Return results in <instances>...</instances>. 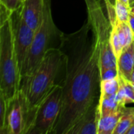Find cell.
<instances>
[{"label":"cell","mask_w":134,"mask_h":134,"mask_svg":"<svg viewBox=\"0 0 134 134\" xmlns=\"http://www.w3.org/2000/svg\"><path fill=\"white\" fill-rule=\"evenodd\" d=\"M130 13L134 15V3L130 5Z\"/></svg>","instance_id":"603a6c76"},{"label":"cell","mask_w":134,"mask_h":134,"mask_svg":"<svg viewBox=\"0 0 134 134\" xmlns=\"http://www.w3.org/2000/svg\"><path fill=\"white\" fill-rule=\"evenodd\" d=\"M134 3V0H130V5H133Z\"/></svg>","instance_id":"d4e9b609"},{"label":"cell","mask_w":134,"mask_h":134,"mask_svg":"<svg viewBox=\"0 0 134 134\" xmlns=\"http://www.w3.org/2000/svg\"><path fill=\"white\" fill-rule=\"evenodd\" d=\"M88 23L100 46V71L107 68H118L117 59L113 52L111 35V24L104 13L100 0H84Z\"/></svg>","instance_id":"5b68a950"},{"label":"cell","mask_w":134,"mask_h":134,"mask_svg":"<svg viewBox=\"0 0 134 134\" xmlns=\"http://www.w3.org/2000/svg\"><path fill=\"white\" fill-rule=\"evenodd\" d=\"M66 69V56L60 49L48 50L35 73L20 83L19 96L21 100L24 115V134L31 130L38 108L57 85L64 84L60 78Z\"/></svg>","instance_id":"7a4b0ae2"},{"label":"cell","mask_w":134,"mask_h":134,"mask_svg":"<svg viewBox=\"0 0 134 134\" xmlns=\"http://www.w3.org/2000/svg\"><path fill=\"white\" fill-rule=\"evenodd\" d=\"M86 21L78 31L64 35L60 49L66 56L60 115L52 134H68L74 125L97 101L100 94V46Z\"/></svg>","instance_id":"6da1fadb"},{"label":"cell","mask_w":134,"mask_h":134,"mask_svg":"<svg viewBox=\"0 0 134 134\" xmlns=\"http://www.w3.org/2000/svg\"><path fill=\"white\" fill-rule=\"evenodd\" d=\"M129 24H130V27H131L134 33V15L131 14V13L130 15V17H129Z\"/></svg>","instance_id":"ffe728a7"},{"label":"cell","mask_w":134,"mask_h":134,"mask_svg":"<svg viewBox=\"0 0 134 134\" xmlns=\"http://www.w3.org/2000/svg\"><path fill=\"white\" fill-rule=\"evenodd\" d=\"M62 93L63 86L57 85L38 106L27 134H52L60 113Z\"/></svg>","instance_id":"8992f818"},{"label":"cell","mask_w":134,"mask_h":134,"mask_svg":"<svg viewBox=\"0 0 134 134\" xmlns=\"http://www.w3.org/2000/svg\"><path fill=\"white\" fill-rule=\"evenodd\" d=\"M44 0H22L20 5L25 24L35 32L39 28L43 14Z\"/></svg>","instance_id":"ba28073f"},{"label":"cell","mask_w":134,"mask_h":134,"mask_svg":"<svg viewBox=\"0 0 134 134\" xmlns=\"http://www.w3.org/2000/svg\"><path fill=\"white\" fill-rule=\"evenodd\" d=\"M20 86V72L11 15L0 20V93L4 96L7 104L18 94Z\"/></svg>","instance_id":"277c9868"},{"label":"cell","mask_w":134,"mask_h":134,"mask_svg":"<svg viewBox=\"0 0 134 134\" xmlns=\"http://www.w3.org/2000/svg\"><path fill=\"white\" fill-rule=\"evenodd\" d=\"M115 9L118 19L122 22H128L130 15V5L125 4L120 0H115Z\"/></svg>","instance_id":"e0dca14e"},{"label":"cell","mask_w":134,"mask_h":134,"mask_svg":"<svg viewBox=\"0 0 134 134\" xmlns=\"http://www.w3.org/2000/svg\"><path fill=\"white\" fill-rule=\"evenodd\" d=\"M4 4L9 9H11L12 11H14L20 7L21 4V0H5Z\"/></svg>","instance_id":"d6986e66"},{"label":"cell","mask_w":134,"mask_h":134,"mask_svg":"<svg viewBox=\"0 0 134 134\" xmlns=\"http://www.w3.org/2000/svg\"><path fill=\"white\" fill-rule=\"evenodd\" d=\"M100 81L113 79L119 76V70L118 68H107L102 71H100Z\"/></svg>","instance_id":"ac0fdd59"},{"label":"cell","mask_w":134,"mask_h":134,"mask_svg":"<svg viewBox=\"0 0 134 134\" xmlns=\"http://www.w3.org/2000/svg\"><path fill=\"white\" fill-rule=\"evenodd\" d=\"M126 134H134V122L133 123V125L130 127L128 131L126 132Z\"/></svg>","instance_id":"44dd1931"},{"label":"cell","mask_w":134,"mask_h":134,"mask_svg":"<svg viewBox=\"0 0 134 134\" xmlns=\"http://www.w3.org/2000/svg\"><path fill=\"white\" fill-rule=\"evenodd\" d=\"M133 52L134 42L123 49L119 59L117 60L119 75H121L125 79L129 82L134 69Z\"/></svg>","instance_id":"7c38bea8"},{"label":"cell","mask_w":134,"mask_h":134,"mask_svg":"<svg viewBox=\"0 0 134 134\" xmlns=\"http://www.w3.org/2000/svg\"><path fill=\"white\" fill-rule=\"evenodd\" d=\"M21 2H22V0H21Z\"/></svg>","instance_id":"f1b7e54d"},{"label":"cell","mask_w":134,"mask_h":134,"mask_svg":"<svg viewBox=\"0 0 134 134\" xmlns=\"http://www.w3.org/2000/svg\"><path fill=\"white\" fill-rule=\"evenodd\" d=\"M8 106L6 134H24V115L19 93Z\"/></svg>","instance_id":"9c48e42d"},{"label":"cell","mask_w":134,"mask_h":134,"mask_svg":"<svg viewBox=\"0 0 134 134\" xmlns=\"http://www.w3.org/2000/svg\"><path fill=\"white\" fill-rule=\"evenodd\" d=\"M120 1H122V2H124V3L126 4V5H130V0H120Z\"/></svg>","instance_id":"cb8c5ba5"},{"label":"cell","mask_w":134,"mask_h":134,"mask_svg":"<svg viewBox=\"0 0 134 134\" xmlns=\"http://www.w3.org/2000/svg\"><path fill=\"white\" fill-rule=\"evenodd\" d=\"M12 22L14 31V41L16 59L21 75V72L25 64L34 38L35 31L32 29H31L24 21L21 16L20 7L13 12Z\"/></svg>","instance_id":"52a82bcc"},{"label":"cell","mask_w":134,"mask_h":134,"mask_svg":"<svg viewBox=\"0 0 134 134\" xmlns=\"http://www.w3.org/2000/svg\"><path fill=\"white\" fill-rule=\"evenodd\" d=\"M131 84H132V86H133V90H134V82H131Z\"/></svg>","instance_id":"4316f807"},{"label":"cell","mask_w":134,"mask_h":134,"mask_svg":"<svg viewBox=\"0 0 134 134\" xmlns=\"http://www.w3.org/2000/svg\"><path fill=\"white\" fill-rule=\"evenodd\" d=\"M119 89L116 94V98L120 106H126L129 104H134V90L130 82L125 79L119 73Z\"/></svg>","instance_id":"4fadbf2b"},{"label":"cell","mask_w":134,"mask_h":134,"mask_svg":"<svg viewBox=\"0 0 134 134\" xmlns=\"http://www.w3.org/2000/svg\"><path fill=\"white\" fill-rule=\"evenodd\" d=\"M9 106L4 96L0 93V133L6 134L7 115Z\"/></svg>","instance_id":"2e32d148"},{"label":"cell","mask_w":134,"mask_h":134,"mask_svg":"<svg viewBox=\"0 0 134 134\" xmlns=\"http://www.w3.org/2000/svg\"><path fill=\"white\" fill-rule=\"evenodd\" d=\"M134 122V107L122 108V116L118 122V125L113 134H126V132Z\"/></svg>","instance_id":"5bb4252c"},{"label":"cell","mask_w":134,"mask_h":134,"mask_svg":"<svg viewBox=\"0 0 134 134\" xmlns=\"http://www.w3.org/2000/svg\"><path fill=\"white\" fill-rule=\"evenodd\" d=\"M124 106L117 110L99 112L97 134H113L122 114Z\"/></svg>","instance_id":"8fae6325"},{"label":"cell","mask_w":134,"mask_h":134,"mask_svg":"<svg viewBox=\"0 0 134 134\" xmlns=\"http://www.w3.org/2000/svg\"><path fill=\"white\" fill-rule=\"evenodd\" d=\"M119 89V76L113 79L100 81V97H106L111 95L117 94Z\"/></svg>","instance_id":"9a60e30c"},{"label":"cell","mask_w":134,"mask_h":134,"mask_svg":"<svg viewBox=\"0 0 134 134\" xmlns=\"http://www.w3.org/2000/svg\"><path fill=\"white\" fill-rule=\"evenodd\" d=\"M98 103L99 100L89 108L74 125L68 134H97L99 120Z\"/></svg>","instance_id":"30bf717a"},{"label":"cell","mask_w":134,"mask_h":134,"mask_svg":"<svg viewBox=\"0 0 134 134\" xmlns=\"http://www.w3.org/2000/svg\"><path fill=\"white\" fill-rule=\"evenodd\" d=\"M0 2H2V3H5V0H0Z\"/></svg>","instance_id":"484cf974"},{"label":"cell","mask_w":134,"mask_h":134,"mask_svg":"<svg viewBox=\"0 0 134 134\" xmlns=\"http://www.w3.org/2000/svg\"><path fill=\"white\" fill-rule=\"evenodd\" d=\"M133 62H134V52H133Z\"/></svg>","instance_id":"83f0119b"},{"label":"cell","mask_w":134,"mask_h":134,"mask_svg":"<svg viewBox=\"0 0 134 134\" xmlns=\"http://www.w3.org/2000/svg\"><path fill=\"white\" fill-rule=\"evenodd\" d=\"M64 34L55 24L51 9V0H44L42 20L34 38L20 75V83L35 73L46 53L51 49H60Z\"/></svg>","instance_id":"3957f363"},{"label":"cell","mask_w":134,"mask_h":134,"mask_svg":"<svg viewBox=\"0 0 134 134\" xmlns=\"http://www.w3.org/2000/svg\"><path fill=\"white\" fill-rule=\"evenodd\" d=\"M130 82H134V69L132 72V75H131V77H130Z\"/></svg>","instance_id":"7402d4cb"}]
</instances>
